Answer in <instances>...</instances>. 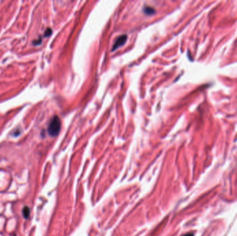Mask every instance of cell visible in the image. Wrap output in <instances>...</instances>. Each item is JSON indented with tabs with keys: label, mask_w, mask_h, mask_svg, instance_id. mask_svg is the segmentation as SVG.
<instances>
[{
	"label": "cell",
	"mask_w": 237,
	"mask_h": 236,
	"mask_svg": "<svg viewBox=\"0 0 237 236\" xmlns=\"http://www.w3.org/2000/svg\"><path fill=\"white\" fill-rule=\"evenodd\" d=\"M61 128V122L59 117L55 116L51 119L48 128V133L51 137H55L58 134Z\"/></svg>",
	"instance_id": "cell-1"
},
{
	"label": "cell",
	"mask_w": 237,
	"mask_h": 236,
	"mask_svg": "<svg viewBox=\"0 0 237 236\" xmlns=\"http://www.w3.org/2000/svg\"><path fill=\"white\" fill-rule=\"evenodd\" d=\"M184 236H193V233H188V234H186V235H184Z\"/></svg>",
	"instance_id": "cell-6"
},
{
	"label": "cell",
	"mask_w": 237,
	"mask_h": 236,
	"mask_svg": "<svg viewBox=\"0 0 237 236\" xmlns=\"http://www.w3.org/2000/svg\"><path fill=\"white\" fill-rule=\"evenodd\" d=\"M127 38H128V37L126 35H122V36H119V38L117 39V40L115 41L114 46H113L112 49V51H115L117 49H118V48H119V47H121V46H123V45L125 43V42H126Z\"/></svg>",
	"instance_id": "cell-2"
},
{
	"label": "cell",
	"mask_w": 237,
	"mask_h": 236,
	"mask_svg": "<svg viewBox=\"0 0 237 236\" xmlns=\"http://www.w3.org/2000/svg\"><path fill=\"white\" fill-rule=\"evenodd\" d=\"M22 213L25 219H28L30 215V209L28 206H24L23 210H22Z\"/></svg>",
	"instance_id": "cell-4"
},
{
	"label": "cell",
	"mask_w": 237,
	"mask_h": 236,
	"mask_svg": "<svg viewBox=\"0 0 237 236\" xmlns=\"http://www.w3.org/2000/svg\"><path fill=\"white\" fill-rule=\"evenodd\" d=\"M144 12L147 15H153V14L155 13V10L153 8L150 7H145L144 8Z\"/></svg>",
	"instance_id": "cell-3"
},
{
	"label": "cell",
	"mask_w": 237,
	"mask_h": 236,
	"mask_svg": "<svg viewBox=\"0 0 237 236\" xmlns=\"http://www.w3.org/2000/svg\"><path fill=\"white\" fill-rule=\"evenodd\" d=\"M51 33H52V30H51V28H47L46 30V31L44 33V36L45 37H48L49 36H51Z\"/></svg>",
	"instance_id": "cell-5"
},
{
	"label": "cell",
	"mask_w": 237,
	"mask_h": 236,
	"mask_svg": "<svg viewBox=\"0 0 237 236\" xmlns=\"http://www.w3.org/2000/svg\"><path fill=\"white\" fill-rule=\"evenodd\" d=\"M14 236H15V235H14Z\"/></svg>",
	"instance_id": "cell-7"
}]
</instances>
